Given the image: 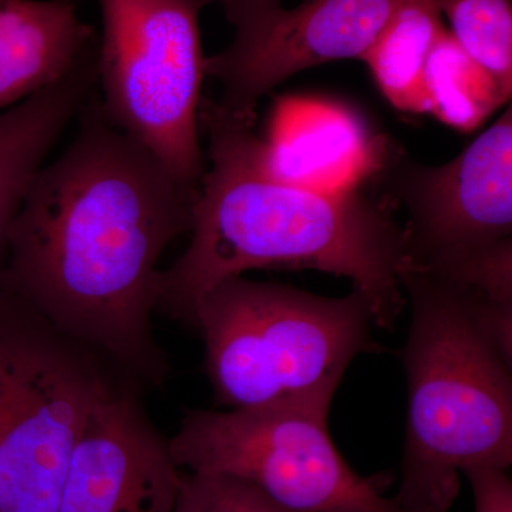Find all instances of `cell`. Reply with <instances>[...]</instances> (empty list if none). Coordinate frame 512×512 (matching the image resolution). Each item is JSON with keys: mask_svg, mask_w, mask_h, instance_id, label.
Returning a JSON list of instances; mask_svg holds the SVG:
<instances>
[{"mask_svg": "<svg viewBox=\"0 0 512 512\" xmlns=\"http://www.w3.org/2000/svg\"><path fill=\"white\" fill-rule=\"evenodd\" d=\"M76 137L43 165L9 229L0 291L103 356L138 386L170 363L154 338L161 255L191 231L200 187L180 180L87 104Z\"/></svg>", "mask_w": 512, "mask_h": 512, "instance_id": "obj_1", "label": "cell"}, {"mask_svg": "<svg viewBox=\"0 0 512 512\" xmlns=\"http://www.w3.org/2000/svg\"><path fill=\"white\" fill-rule=\"evenodd\" d=\"M104 113L185 183L201 187L204 0H100Z\"/></svg>", "mask_w": 512, "mask_h": 512, "instance_id": "obj_7", "label": "cell"}, {"mask_svg": "<svg viewBox=\"0 0 512 512\" xmlns=\"http://www.w3.org/2000/svg\"><path fill=\"white\" fill-rule=\"evenodd\" d=\"M191 326L204 339L215 400L231 409L340 383L350 362L373 349L377 328L372 305L355 289L323 298L242 276L205 292Z\"/></svg>", "mask_w": 512, "mask_h": 512, "instance_id": "obj_4", "label": "cell"}, {"mask_svg": "<svg viewBox=\"0 0 512 512\" xmlns=\"http://www.w3.org/2000/svg\"><path fill=\"white\" fill-rule=\"evenodd\" d=\"M272 173L291 183L343 190L375 171L380 146L366 143L362 127L346 111L323 104H286L264 138Z\"/></svg>", "mask_w": 512, "mask_h": 512, "instance_id": "obj_12", "label": "cell"}, {"mask_svg": "<svg viewBox=\"0 0 512 512\" xmlns=\"http://www.w3.org/2000/svg\"><path fill=\"white\" fill-rule=\"evenodd\" d=\"M205 3H210L212 0H204Z\"/></svg>", "mask_w": 512, "mask_h": 512, "instance_id": "obj_19", "label": "cell"}, {"mask_svg": "<svg viewBox=\"0 0 512 512\" xmlns=\"http://www.w3.org/2000/svg\"><path fill=\"white\" fill-rule=\"evenodd\" d=\"M92 39L72 0H0V113L64 79Z\"/></svg>", "mask_w": 512, "mask_h": 512, "instance_id": "obj_11", "label": "cell"}, {"mask_svg": "<svg viewBox=\"0 0 512 512\" xmlns=\"http://www.w3.org/2000/svg\"><path fill=\"white\" fill-rule=\"evenodd\" d=\"M171 512H292L254 485L221 474H184Z\"/></svg>", "mask_w": 512, "mask_h": 512, "instance_id": "obj_17", "label": "cell"}, {"mask_svg": "<svg viewBox=\"0 0 512 512\" xmlns=\"http://www.w3.org/2000/svg\"><path fill=\"white\" fill-rule=\"evenodd\" d=\"M138 384L121 380L79 441L55 512H171L184 473L150 420Z\"/></svg>", "mask_w": 512, "mask_h": 512, "instance_id": "obj_10", "label": "cell"}, {"mask_svg": "<svg viewBox=\"0 0 512 512\" xmlns=\"http://www.w3.org/2000/svg\"><path fill=\"white\" fill-rule=\"evenodd\" d=\"M339 383L261 406L191 410L168 440L177 466L254 485L292 512H400L386 497L389 480L362 477L329 433Z\"/></svg>", "mask_w": 512, "mask_h": 512, "instance_id": "obj_6", "label": "cell"}, {"mask_svg": "<svg viewBox=\"0 0 512 512\" xmlns=\"http://www.w3.org/2000/svg\"><path fill=\"white\" fill-rule=\"evenodd\" d=\"M404 0H222L234 26L227 49L205 57V76L218 83L220 109L255 117L256 104L293 74L366 56Z\"/></svg>", "mask_w": 512, "mask_h": 512, "instance_id": "obj_9", "label": "cell"}, {"mask_svg": "<svg viewBox=\"0 0 512 512\" xmlns=\"http://www.w3.org/2000/svg\"><path fill=\"white\" fill-rule=\"evenodd\" d=\"M208 136L205 170L192 211L191 241L161 271L157 311L191 325L195 303L225 279L251 269H315L352 281L392 329L404 306L403 228L382 202L356 188L328 190L272 173L255 117L201 101Z\"/></svg>", "mask_w": 512, "mask_h": 512, "instance_id": "obj_2", "label": "cell"}, {"mask_svg": "<svg viewBox=\"0 0 512 512\" xmlns=\"http://www.w3.org/2000/svg\"><path fill=\"white\" fill-rule=\"evenodd\" d=\"M127 379L0 291V512H55L90 417Z\"/></svg>", "mask_w": 512, "mask_h": 512, "instance_id": "obj_5", "label": "cell"}, {"mask_svg": "<svg viewBox=\"0 0 512 512\" xmlns=\"http://www.w3.org/2000/svg\"><path fill=\"white\" fill-rule=\"evenodd\" d=\"M464 476L473 488L476 512H512V483L507 470L476 467Z\"/></svg>", "mask_w": 512, "mask_h": 512, "instance_id": "obj_18", "label": "cell"}, {"mask_svg": "<svg viewBox=\"0 0 512 512\" xmlns=\"http://www.w3.org/2000/svg\"><path fill=\"white\" fill-rule=\"evenodd\" d=\"M437 0H404L363 57L380 92L396 109L426 113L423 77L444 28Z\"/></svg>", "mask_w": 512, "mask_h": 512, "instance_id": "obj_14", "label": "cell"}, {"mask_svg": "<svg viewBox=\"0 0 512 512\" xmlns=\"http://www.w3.org/2000/svg\"><path fill=\"white\" fill-rule=\"evenodd\" d=\"M380 153L377 170L409 214L406 264L444 274L511 244L512 111L448 163L431 167Z\"/></svg>", "mask_w": 512, "mask_h": 512, "instance_id": "obj_8", "label": "cell"}, {"mask_svg": "<svg viewBox=\"0 0 512 512\" xmlns=\"http://www.w3.org/2000/svg\"><path fill=\"white\" fill-rule=\"evenodd\" d=\"M450 35L508 96L512 92L511 0H437Z\"/></svg>", "mask_w": 512, "mask_h": 512, "instance_id": "obj_16", "label": "cell"}, {"mask_svg": "<svg viewBox=\"0 0 512 512\" xmlns=\"http://www.w3.org/2000/svg\"><path fill=\"white\" fill-rule=\"evenodd\" d=\"M97 83L92 52L64 79L0 113V266L9 229L49 151Z\"/></svg>", "mask_w": 512, "mask_h": 512, "instance_id": "obj_13", "label": "cell"}, {"mask_svg": "<svg viewBox=\"0 0 512 512\" xmlns=\"http://www.w3.org/2000/svg\"><path fill=\"white\" fill-rule=\"evenodd\" d=\"M412 302L403 363L409 416L400 512H447L460 474L512 463L511 333L501 325L511 305L471 286L403 266Z\"/></svg>", "mask_w": 512, "mask_h": 512, "instance_id": "obj_3", "label": "cell"}, {"mask_svg": "<svg viewBox=\"0 0 512 512\" xmlns=\"http://www.w3.org/2000/svg\"><path fill=\"white\" fill-rule=\"evenodd\" d=\"M423 89L426 113L463 133L476 130L511 99L447 29L431 50Z\"/></svg>", "mask_w": 512, "mask_h": 512, "instance_id": "obj_15", "label": "cell"}]
</instances>
